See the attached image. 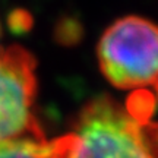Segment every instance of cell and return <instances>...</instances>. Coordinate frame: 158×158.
Returning a JSON list of instances; mask_svg holds the SVG:
<instances>
[{"label":"cell","instance_id":"4","mask_svg":"<svg viewBox=\"0 0 158 158\" xmlns=\"http://www.w3.org/2000/svg\"><path fill=\"white\" fill-rule=\"evenodd\" d=\"M73 149V133L48 141L38 132L0 142V158H72Z\"/></svg>","mask_w":158,"mask_h":158},{"label":"cell","instance_id":"2","mask_svg":"<svg viewBox=\"0 0 158 158\" xmlns=\"http://www.w3.org/2000/svg\"><path fill=\"white\" fill-rule=\"evenodd\" d=\"M97 56L116 88L133 89L158 81V27L139 16L122 18L102 34Z\"/></svg>","mask_w":158,"mask_h":158},{"label":"cell","instance_id":"3","mask_svg":"<svg viewBox=\"0 0 158 158\" xmlns=\"http://www.w3.org/2000/svg\"><path fill=\"white\" fill-rule=\"evenodd\" d=\"M35 57L19 45L0 48V142L43 132L35 118Z\"/></svg>","mask_w":158,"mask_h":158},{"label":"cell","instance_id":"1","mask_svg":"<svg viewBox=\"0 0 158 158\" xmlns=\"http://www.w3.org/2000/svg\"><path fill=\"white\" fill-rule=\"evenodd\" d=\"M73 136L72 158H158V124L107 95L85 104Z\"/></svg>","mask_w":158,"mask_h":158},{"label":"cell","instance_id":"5","mask_svg":"<svg viewBox=\"0 0 158 158\" xmlns=\"http://www.w3.org/2000/svg\"><path fill=\"white\" fill-rule=\"evenodd\" d=\"M0 34H2V28H0Z\"/></svg>","mask_w":158,"mask_h":158}]
</instances>
